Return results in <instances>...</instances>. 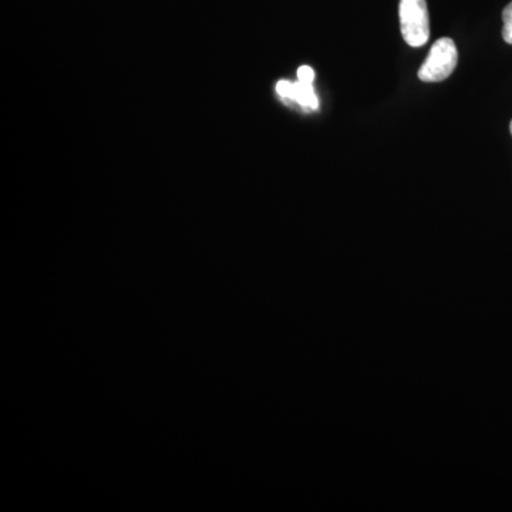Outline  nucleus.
<instances>
[{
	"instance_id": "nucleus-7",
	"label": "nucleus",
	"mask_w": 512,
	"mask_h": 512,
	"mask_svg": "<svg viewBox=\"0 0 512 512\" xmlns=\"http://www.w3.org/2000/svg\"><path fill=\"white\" fill-rule=\"evenodd\" d=\"M510 130H511V134H512V121H511V124H510Z\"/></svg>"
},
{
	"instance_id": "nucleus-1",
	"label": "nucleus",
	"mask_w": 512,
	"mask_h": 512,
	"mask_svg": "<svg viewBox=\"0 0 512 512\" xmlns=\"http://www.w3.org/2000/svg\"><path fill=\"white\" fill-rule=\"evenodd\" d=\"M399 18L407 45L421 47L429 42L430 18L426 0H400Z\"/></svg>"
},
{
	"instance_id": "nucleus-6",
	"label": "nucleus",
	"mask_w": 512,
	"mask_h": 512,
	"mask_svg": "<svg viewBox=\"0 0 512 512\" xmlns=\"http://www.w3.org/2000/svg\"><path fill=\"white\" fill-rule=\"evenodd\" d=\"M299 82L312 83L315 80V72L309 66H303L298 70Z\"/></svg>"
},
{
	"instance_id": "nucleus-3",
	"label": "nucleus",
	"mask_w": 512,
	"mask_h": 512,
	"mask_svg": "<svg viewBox=\"0 0 512 512\" xmlns=\"http://www.w3.org/2000/svg\"><path fill=\"white\" fill-rule=\"evenodd\" d=\"M302 106L309 107V109H318V99H316L315 92H313L312 83H295V99Z\"/></svg>"
},
{
	"instance_id": "nucleus-2",
	"label": "nucleus",
	"mask_w": 512,
	"mask_h": 512,
	"mask_svg": "<svg viewBox=\"0 0 512 512\" xmlns=\"http://www.w3.org/2000/svg\"><path fill=\"white\" fill-rule=\"evenodd\" d=\"M458 52L450 37H441L431 47L430 55L419 70V79L424 83L444 82L456 70Z\"/></svg>"
},
{
	"instance_id": "nucleus-5",
	"label": "nucleus",
	"mask_w": 512,
	"mask_h": 512,
	"mask_svg": "<svg viewBox=\"0 0 512 512\" xmlns=\"http://www.w3.org/2000/svg\"><path fill=\"white\" fill-rule=\"evenodd\" d=\"M276 90H278V93L281 94L282 97H285V99H295V83H289V82H279L278 86H276Z\"/></svg>"
},
{
	"instance_id": "nucleus-4",
	"label": "nucleus",
	"mask_w": 512,
	"mask_h": 512,
	"mask_svg": "<svg viewBox=\"0 0 512 512\" xmlns=\"http://www.w3.org/2000/svg\"><path fill=\"white\" fill-rule=\"evenodd\" d=\"M503 20V37L505 43H508V45H512V2L510 3V5H507V8L504 9Z\"/></svg>"
}]
</instances>
